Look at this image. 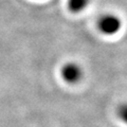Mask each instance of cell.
Masks as SVG:
<instances>
[{
  "label": "cell",
  "instance_id": "6da1fadb",
  "mask_svg": "<svg viewBox=\"0 0 127 127\" xmlns=\"http://www.w3.org/2000/svg\"><path fill=\"white\" fill-rule=\"evenodd\" d=\"M97 28L101 33L108 36L116 35L122 28L121 19L116 15L107 14L101 16V18L97 21Z\"/></svg>",
  "mask_w": 127,
  "mask_h": 127
},
{
  "label": "cell",
  "instance_id": "7a4b0ae2",
  "mask_svg": "<svg viewBox=\"0 0 127 127\" xmlns=\"http://www.w3.org/2000/svg\"><path fill=\"white\" fill-rule=\"evenodd\" d=\"M62 76L68 84H76L83 77V70L81 66L75 63H68L63 67Z\"/></svg>",
  "mask_w": 127,
  "mask_h": 127
},
{
  "label": "cell",
  "instance_id": "3957f363",
  "mask_svg": "<svg viewBox=\"0 0 127 127\" xmlns=\"http://www.w3.org/2000/svg\"><path fill=\"white\" fill-rule=\"evenodd\" d=\"M90 0H68V7L72 13H81L88 6Z\"/></svg>",
  "mask_w": 127,
  "mask_h": 127
},
{
  "label": "cell",
  "instance_id": "277c9868",
  "mask_svg": "<svg viewBox=\"0 0 127 127\" xmlns=\"http://www.w3.org/2000/svg\"><path fill=\"white\" fill-rule=\"evenodd\" d=\"M118 116L120 118V120L127 125V104H123L120 106V108L118 110Z\"/></svg>",
  "mask_w": 127,
  "mask_h": 127
}]
</instances>
